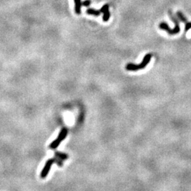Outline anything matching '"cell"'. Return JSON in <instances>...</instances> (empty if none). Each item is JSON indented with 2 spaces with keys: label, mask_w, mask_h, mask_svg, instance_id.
<instances>
[{
  "label": "cell",
  "mask_w": 191,
  "mask_h": 191,
  "mask_svg": "<svg viewBox=\"0 0 191 191\" xmlns=\"http://www.w3.org/2000/svg\"><path fill=\"white\" fill-rule=\"evenodd\" d=\"M74 10L76 14H80L81 13V7H82V1L81 0H74Z\"/></svg>",
  "instance_id": "obj_4"
},
{
  "label": "cell",
  "mask_w": 191,
  "mask_h": 191,
  "mask_svg": "<svg viewBox=\"0 0 191 191\" xmlns=\"http://www.w3.org/2000/svg\"><path fill=\"white\" fill-rule=\"evenodd\" d=\"M67 134H68V130L66 127H63L62 129L60 132L59 134H58L57 137L54 140L53 142H51L50 145V148L51 149H55L58 147V146L60 145V143L63 141L65 138L67 137Z\"/></svg>",
  "instance_id": "obj_3"
},
{
  "label": "cell",
  "mask_w": 191,
  "mask_h": 191,
  "mask_svg": "<svg viewBox=\"0 0 191 191\" xmlns=\"http://www.w3.org/2000/svg\"><path fill=\"white\" fill-rule=\"evenodd\" d=\"M151 57H152V55L151 54H147L145 57H144L143 60H142V62L139 64V65H134L132 63H129L125 66V69L128 71H137L145 69L147 65L150 62Z\"/></svg>",
  "instance_id": "obj_1"
},
{
  "label": "cell",
  "mask_w": 191,
  "mask_h": 191,
  "mask_svg": "<svg viewBox=\"0 0 191 191\" xmlns=\"http://www.w3.org/2000/svg\"><path fill=\"white\" fill-rule=\"evenodd\" d=\"M55 155L56 157H57V158L61 159V160H67V159H68V157H69L68 155L66 154L61 153L60 152V151H55Z\"/></svg>",
  "instance_id": "obj_6"
},
{
  "label": "cell",
  "mask_w": 191,
  "mask_h": 191,
  "mask_svg": "<svg viewBox=\"0 0 191 191\" xmlns=\"http://www.w3.org/2000/svg\"><path fill=\"white\" fill-rule=\"evenodd\" d=\"M191 29V23L190 22H188L187 24H185V31H188L189 29Z\"/></svg>",
  "instance_id": "obj_10"
},
{
  "label": "cell",
  "mask_w": 191,
  "mask_h": 191,
  "mask_svg": "<svg viewBox=\"0 0 191 191\" xmlns=\"http://www.w3.org/2000/svg\"><path fill=\"white\" fill-rule=\"evenodd\" d=\"M176 15H177L178 18H179V19L181 21L183 22V23H185V24L188 23V21H187L186 18H185V16H183V14H182V12H177V14H176Z\"/></svg>",
  "instance_id": "obj_7"
},
{
  "label": "cell",
  "mask_w": 191,
  "mask_h": 191,
  "mask_svg": "<svg viewBox=\"0 0 191 191\" xmlns=\"http://www.w3.org/2000/svg\"><path fill=\"white\" fill-rule=\"evenodd\" d=\"M55 163L57 164L59 166H63V163L61 159H60L59 158H53V159H48L47 161L46 164H45L44 168H43L42 171L40 173V178L41 179H46V178L48 176V173L50 171V168H51V166L52 164Z\"/></svg>",
  "instance_id": "obj_2"
},
{
  "label": "cell",
  "mask_w": 191,
  "mask_h": 191,
  "mask_svg": "<svg viewBox=\"0 0 191 191\" xmlns=\"http://www.w3.org/2000/svg\"><path fill=\"white\" fill-rule=\"evenodd\" d=\"M87 14L98 16L101 14V12L100 10H95V9H88L87 10Z\"/></svg>",
  "instance_id": "obj_5"
},
{
  "label": "cell",
  "mask_w": 191,
  "mask_h": 191,
  "mask_svg": "<svg viewBox=\"0 0 191 191\" xmlns=\"http://www.w3.org/2000/svg\"><path fill=\"white\" fill-rule=\"evenodd\" d=\"M103 14H104V16H103V20H104V22L108 21L109 20L110 16L109 9H108V10H107V11H106V12L103 13Z\"/></svg>",
  "instance_id": "obj_8"
},
{
  "label": "cell",
  "mask_w": 191,
  "mask_h": 191,
  "mask_svg": "<svg viewBox=\"0 0 191 191\" xmlns=\"http://www.w3.org/2000/svg\"><path fill=\"white\" fill-rule=\"evenodd\" d=\"M91 4V0H85L82 3V5L84 7H89Z\"/></svg>",
  "instance_id": "obj_9"
}]
</instances>
